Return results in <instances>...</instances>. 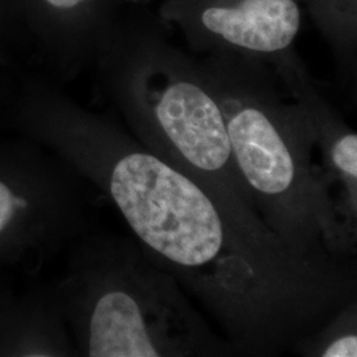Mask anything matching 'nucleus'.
<instances>
[{
  "instance_id": "f257e3e1",
  "label": "nucleus",
  "mask_w": 357,
  "mask_h": 357,
  "mask_svg": "<svg viewBox=\"0 0 357 357\" xmlns=\"http://www.w3.org/2000/svg\"><path fill=\"white\" fill-rule=\"evenodd\" d=\"M132 287L112 289L94 303L90 357L213 356L231 352L192 308L165 270L142 265Z\"/></svg>"
},
{
  "instance_id": "f03ea898",
  "label": "nucleus",
  "mask_w": 357,
  "mask_h": 357,
  "mask_svg": "<svg viewBox=\"0 0 357 357\" xmlns=\"http://www.w3.org/2000/svg\"><path fill=\"white\" fill-rule=\"evenodd\" d=\"M147 144L240 215L266 227L236 165L224 112L202 85L178 79L159 93Z\"/></svg>"
},
{
  "instance_id": "7ed1b4c3",
  "label": "nucleus",
  "mask_w": 357,
  "mask_h": 357,
  "mask_svg": "<svg viewBox=\"0 0 357 357\" xmlns=\"http://www.w3.org/2000/svg\"><path fill=\"white\" fill-rule=\"evenodd\" d=\"M203 23L233 45L271 53L291 44L301 13L294 0H243L236 7L205 10Z\"/></svg>"
},
{
  "instance_id": "20e7f679",
  "label": "nucleus",
  "mask_w": 357,
  "mask_h": 357,
  "mask_svg": "<svg viewBox=\"0 0 357 357\" xmlns=\"http://www.w3.org/2000/svg\"><path fill=\"white\" fill-rule=\"evenodd\" d=\"M356 311L352 303L345 307L320 330L298 344H311L310 355L320 357H356Z\"/></svg>"
},
{
  "instance_id": "39448f33",
  "label": "nucleus",
  "mask_w": 357,
  "mask_h": 357,
  "mask_svg": "<svg viewBox=\"0 0 357 357\" xmlns=\"http://www.w3.org/2000/svg\"><path fill=\"white\" fill-rule=\"evenodd\" d=\"M13 192L8 190L6 184L0 181V231L7 227L13 217Z\"/></svg>"
},
{
  "instance_id": "423d86ee",
  "label": "nucleus",
  "mask_w": 357,
  "mask_h": 357,
  "mask_svg": "<svg viewBox=\"0 0 357 357\" xmlns=\"http://www.w3.org/2000/svg\"><path fill=\"white\" fill-rule=\"evenodd\" d=\"M50 4L54 7H60V8H72L77 4L85 1V0H47Z\"/></svg>"
}]
</instances>
